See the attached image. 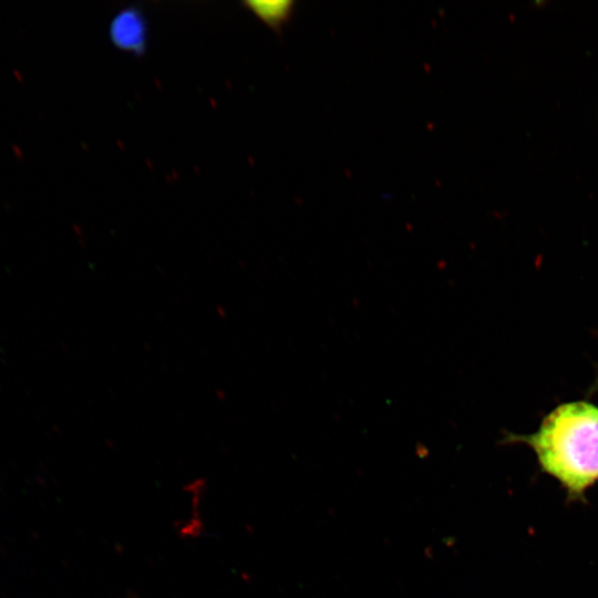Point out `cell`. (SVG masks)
I'll return each mask as SVG.
<instances>
[{"label":"cell","instance_id":"obj_1","mask_svg":"<svg viewBox=\"0 0 598 598\" xmlns=\"http://www.w3.org/2000/svg\"><path fill=\"white\" fill-rule=\"evenodd\" d=\"M503 443L528 446L543 473L554 478L569 502L585 501L598 483V405L564 402L529 434L506 433Z\"/></svg>","mask_w":598,"mask_h":598},{"label":"cell","instance_id":"obj_2","mask_svg":"<svg viewBox=\"0 0 598 598\" xmlns=\"http://www.w3.org/2000/svg\"><path fill=\"white\" fill-rule=\"evenodd\" d=\"M111 41L117 48L143 53L147 41V24L143 13L137 8H125L111 22Z\"/></svg>","mask_w":598,"mask_h":598},{"label":"cell","instance_id":"obj_5","mask_svg":"<svg viewBox=\"0 0 598 598\" xmlns=\"http://www.w3.org/2000/svg\"><path fill=\"white\" fill-rule=\"evenodd\" d=\"M13 74L18 79V81H22L23 75H22L21 71H19L18 69H14Z\"/></svg>","mask_w":598,"mask_h":598},{"label":"cell","instance_id":"obj_3","mask_svg":"<svg viewBox=\"0 0 598 598\" xmlns=\"http://www.w3.org/2000/svg\"><path fill=\"white\" fill-rule=\"evenodd\" d=\"M243 7L252 12L258 19L269 28L280 33L283 27L290 21L296 2L291 0L281 1H244Z\"/></svg>","mask_w":598,"mask_h":598},{"label":"cell","instance_id":"obj_4","mask_svg":"<svg viewBox=\"0 0 598 598\" xmlns=\"http://www.w3.org/2000/svg\"><path fill=\"white\" fill-rule=\"evenodd\" d=\"M11 147H12L13 154H14L18 158H22V157H23V152L21 151V148H20L17 144H13Z\"/></svg>","mask_w":598,"mask_h":598}]
</instances>
